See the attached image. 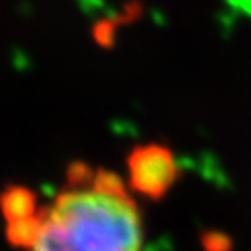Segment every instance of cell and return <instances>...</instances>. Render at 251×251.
I'll return each instance as SVG.
<instances>
[{
  "label": "cell",
  "instance_id": "1",
  "mask_svg": "<svg viewBox=\"0 0 251 251\" xmlns=\"http://www.w3.org/2000/svg\"><path fill=\"white\" fill-rule=\"evenodd\" d=\"M23 251H145L136 201L114 173L70 176L26 224L5 232Z\"/></svg>",
  "mask_w": 251,
  "mask_h": 251
},
{
  "label": "cell",
  "instance_id": "2",
  "mask_svg": "<svg viewBox=\"0 0 251 251\" xmlns=\"http://www.w3.org/2000/svg\"><path fill=\"white\" fill-rule=\"evenodd\" d=\"M129 180L136 192L157 197L168 190L176 180L178 166L173 155L159 145L136 149L129 157Z\"/></svg>",
  "mask_w": 251,
  "mask_h": 251
}]
</instances>
